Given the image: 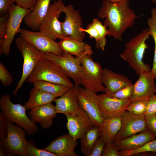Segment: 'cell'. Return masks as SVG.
Returning <instances> with one entry per match:
<instances>
[{
    "label": "cell",
    "mask_w": 156,
    "mask_h": 156,
    "mask_svg": "<svg viewBox=\"0 0 156 156\" xmlns=\"http://www.w3.org/2000/svg\"><path fill=\"white\" fill-rule=\"evenodd\" d=\"M79 86L75 85L69 88L62 95L54 100L55 107L57 113L72 114L77 112L79 108L77 92Z\"/></svg>",
    "instance_id": "19"
},
{
    "label": "cell",
    "mask_w": 156,
    "mask_h": 156,
    "mask_svg": "<svg viewBox=\"0 0 156 156\" xmlns=\"http://www.w3.org/2000/svg\"><path fill=\"white\" fill-rule=\"evenodd\" d=\"M101 82L106 88L104 94L107 96L132 84L130 80L126 76L107 68L103 69Z\"/></svg>",
    "instance_id": "20"
},
{
    "label": "cell",
    "mask_w": 156,
    "mask_h": 156,
    "mask_svg": "<svg viewBox=\"0 0 156 156\" xmlns=\"http://www.w3.org/2000/svg\"><path fill=\"white\" fill-rule=\"evenodd\" d=\"M152 1L154 3L156 2V0H152Z\"/></svg>",
    "instance_id": "46"
},
{
    "label": "cell",
    "mask_w": 156,
    "mask_h": 156,
    "mask_svg": "<svg viewBox=\"0 0 156 156\" xmlns=\"http://www.w3.org/2000/svg\"><path fill=\"white\" fill-rule=\"evenodd\" d=\"M134 84L133 94L131 102L148 100L156 93L155 78L151 70L143 72Z\"/></svg>",
    "instance_id": "16"
},
{
    "label": "cell",
    "mask_w": 156,
    "mask_h": 156,
    "mask_svg": "<svg viewBox=\"0 0 156 156\" xmlns=\"http://www.w3.org/2000/svg\"><path fill=\"white\" fill-rule=\"evenodd\" d=\"M77 97L79 105L88 114L93 125L100 126L105 118L99 107L98 95L91 90L80 87Z\"/></svg>",
    "instance_id": "9"
},
{
    "label": "cell",
    "mask_w": 156,
    "mask_h": 156,
    "mask_svg": "<svg viewBox=\"0 0 156 156\" xmlns=\"http://www.w3.org/2000/svg\"><path fill=\"white\" fill-rule=\"evenodd\" d=\"M8 122L1 111L0 112V141L6 138L8 131Z\"/></svg>",
    "instance_id": "40"
},
{
    "label": "cell",
    "mask_w": 156,
    "mask_h": 156,
    "mask_svg": "<svg viewBox=\"0 0 156 156\" xmlns=\"http://www.w3.org/2000/svg\"><path fill=\"white\" fill-rule=\"evenodd\" d=\"M0 80L1 83L4 86H10L13 81L12 75L1 62H0Z\"/></svg>",
    "instance_id": "35"
},
{
    "label": "cell",
    "mask_w": 156,
    "mask_h": 156,
    "mask_svg": "<svg viewBox=\"0 0 156 156\" xmlns=\"http://www.w3.org/2000/svg\"><path fill=\"white\" fill-rule=\"evenodd\" d=\"M80 31L86 33L89 35V37L91 38H94L96 41V47L99 49V42L100 36L96 29L90 23L87 25L86 29H84L82 27L80 29Z\"/></svg>",
    "instance_id": "37"
},
{
    "label": "cell",
    "mask_w": 156,
    "mask_h": 156,
    "mask_svg": "<svg viewBox=\"0 0 156 156\" xmlns=\"http://www.w3.org/2000/svg\"><path fill=\"white\" fill-rule=\"evenodd\" d=\"M156 114V94L151 96L147 101L145 115Z\"/></svg>",
    "instance_id": "42"
},
{
    "label": "cell",
    "mask_w": 156,
    "mask_h": 156,
    "mask_svg": "<svg viewBox=\"0 0 156 156\" xmlns=\"http://www.w3.org/2000/svg\"><path fill=\"white\" fill-rule=\"evenodd\" d=\"M36 1V0H15L16 5L26 9L33 8Z\"/></svg>",
    "instance_id": "44"
},
{
    "label": "cell",
    "mask_w": 156,
    "mask_h": 156,
    "mask_svg": "<svg viewBox=\"0 0 156 156\" xmlns=\"http://www.w3.org/2000/svg\"><path fill=\"white\" fill-rule=\"evenodd\" d=\"M33 8L24 9L14 3L12 5L9 12L6 35L2 45L0 48V55L3 54L7 56L9 55L10 46L14 37L17 34L20 32V27L22 21Z\"/></svg>",
    "instance_id": "8"
},
{
    "label": "cell",
    "mask_w": 156,
    "mask_h": 156,
    "mask_svg": "<svg viewBox=\"0 0 156 156\" xmlns=\"http://www.w3.org/2000/svg\"><path fill=\"white\" fill-rule=\"evenodd\" d=\"M9 12L0 18V48L2 47L6 34L7 23Z\"/></svg>",
    "instance_id": "39"
},
{
    "label": "cell",
    "mask_w": 156,
    "mask_h": 156,
    "mask_svg": "<svg viewBox=\"0 0 156 156\" xmlns=\"http://www.w3.org/2000/svg\"><path fill=\"white\" fill-rule=\"evenodd\" d=\"M87 53H93L91 47L88 44L84 52L75 57L66 53L61 56L51 53H44V57L58 66L68 77L73 80L75 85H81L84 88L90 90L89 84L81 62L82 58Z\"/></svg>",
    "instance_id": "3"
},
{
    "label": "cell",
    "mask_w": 156,
    "mask_h": 156,
    "mask_svg": "<svg viewBox=\"0 0 156 156\" xmlns=\"http://www.w3.org/2000/svg\"><path fill=\"white\" fill-rule=\"evenodd\" d=\"M59 43L63 53H67L76 57L84 52L88 44L69 36L60 40Z\"/></svg>",
    "instance_id": "26"
},
{
    "label": "cell",
    "mask_w": 156,
    "mask_h": 156,
    "mask_svg": "<svg viewBox=\"0 0 156 156\" xmlns=\"http://www.w3.org/2000/svg\"><path fill=\"white\" fill-rule=\"evenodd\" d=\"M149 152L156 153V140L148 142L140 148L134 150L120 151L121 156H130L139 153Z\"/></svg>",
    "instance_id": "31"
},
{
    "label": "cell",
    "mask_w": 156,
    "mask_h": 156,
    "mask_svg": "<svg viewBox=\"0 0 156 156\" xmlns=\"http://www.w3.org/2000/svg\"><path fill=\"white\" fill-rule=\"evenodd\" d=\"M91 23L98 32L100 38L99 42V49H101L103 51L105 49L106 45V36L109 34L108 29L97 18H94Z\"/></svg>",
    "instance_id": "30"
},
{
    "label": "cell",
    "mask_w": 156,
    "mask_h": 156,
    "mask_svg": "<svg viewBox=\"0 0 156 156\" xmlns=\"http://www.w3.org/2000/svg\"><path fill=\"white\" fill-rule=\"evenodd\" d=\"M97 16L99 18H105L103 25L108 28V35L120 41L126 30L134 24L137 17L128 1L112 3L107 0L103 1Z\"/></svg>",
    "instance_id": "1"
},
{
    "label": "cell",
    "mask_w": 156,
    "mask_h": 156,
    "mask_svg": "<svg viewBox=\"0 0 156 156\" xmlns=\"http://www.w3.org/2000/svg\"><path fill=\"white\" fill-rule=\"evenodd\" d=\"M20 36L44 53H51L62 55L63 53L59 42L49 38L39 31H31L21 28Z\"/></svg>",
    "instance_id": "12"
},
{
    "label": "cell",
    "mask_w": 156,
    "mask_h": 156,
    "mask_svg": "<svg viewBox=\"0 0 156 156\" xmlns=\"http://www.w3.org/2000/svg\"><path fill=\"white\" fill-rule=\"evenodd\" d=\"M68 77L58 66L44 58L36 67L27 81L33 83L42 80L73 87L74 85Z\"/></svg>",
    "instance_id": "6"
},
{
    "label": "cell",
    "mask_w": 156,
    "mask_h": 156,
    "mask_svg": "<svg viewBox=\"0 0 156 156\" xmlns=\"http://www.w3.org/2000/svg\"><path fill=\"white\" fill-rule=\"evenodd\" d=\"M57 114L55 106L51 103L36 107L30 110L29 112L31 120L35 123H39L43 129L51 127Z\"/></svg>",
    "instance_id": "22"
},
{
    "label": "cell",
    "mask_w": 156,
    "mask_h": 156,
    "mask_svg": "<svg viewBox=\"0 0 156 156\" xmlns=\"http://www.w3.org/2000/svg\"><path fill=\"white\" fill-rule=\"evenodd\" d=\"M133 88L134 84L132 83L108 96L120 99H130L133 94Z\"/></svg>",
    "instance_id": "34"
},
{
    "label": "cell",
    "mask_w": 156,
    "mask_h": 156,
    "mask_svg": "<svg viewBox=\"0 0 156 156\" xmlns=\"http://www.w3.org/2000/svg\"><path fill=\"white\" fill-rule=\"evenodd\" d=\"M101 136L99 127L94 126L80 139V149L85 156H88L91 153L96 140Z\"/></svg>",
    "instance_id": "27"
},
{
    "label": "cell",
    "mask_w": 156,
    "mask_h": 156,
    "mask_svg": "<svg viewBox=\"0 0 156 156\" xmlns=\"http://www.w3.org/2000/svg\"><path fill=\"white\" fill-rule=\"evenodd\" d=\"M33 84L34 88L51 94L56 98L62 95L70 88L63 85L42 80L37 81Z\"/></svg>",
    "instance_id": "28"
},
{
    "label": "cell",
    "mask_w": 156,
    "mask_h": 156,
    "mask_svg": "<svg viewBox=\"0 0 156 156\" xmlns=\"http://www.w3.org/2000/svg\"><path fill=\"white\" fill-rule=\"evenodd\" d=\"M148 100L131 102L127 107L126 111L134 114H145Z\"/></svg>",
    "instance_id": "32"
},
{
    "label": "cell",
    "mask_w": 156,
    "mask_h": 156,
    "mask_svg": "<svg viewBox=\"0 0 156 156\" xmlns=\"http://www.w3.org/2000/svg\"><path fill=\"white\" fill-rule=\"evenodd\" d=\"M149 28L144 29L126 42L125 49L120 55L138 76L143 72L151 70L150 66L143 61L144 55L148 47L146 41L150 36Z\"/></svg>",
    "instance_id": "2"
},
{
    "label": "cell",
    "mask_w": 156,
    "mask_h": 156,
    "mask_svg": "<svg viewBox=\"0 0 156 156\" xmlns=\"http://www.w3.org/2000/svg\"><path fill=\"white\" fill-rule=\"evenodd\" d=\"M112 3H117L124 1H128L129 0H107Z\"/></svg>",
    "instance_id": "45"
},
{
    "label": "cell",
    "mask_w": 156,
    "mask_h": 156,
    "mask_svg": "<svg viewBox=\"0 0 156 156\" xmlns=\"http://www.w3.org/2000/svg\"><path fill=\"white\" fill-rule=\"evenodd\" d=\"M151 16L148 18L147 23L149 29V34L153 39L155 44V51L152 68L151 71L156 78V7L151 10Z\"/></svg>",
    "instance_id": "29"
},
{
    "label": "cell",
    "mask_w": 156,
    "mask_h": 156,
    "mask_svg": "<svg viewBox=\"0 0 156 156\" xmlns=\"http://www.w3.org/2000/svg\"><path fill=\"white\" fill-rule=\"evenodd\" d=\"M57 2L62 12L65 14L64 21L61 22L63 34L65 36H70L72 38L83 42L86 34L80 30L83 22L79 11L75 10L71 4L65 6L61 0H57Z\"/></svg>",
    "instance_id": "7"
},
{
    "label": "cell",
    "mask_w": 156,
    "mask_h": 156,
    "mask_svg": "<svg viewBox=\"0 0 156 156\" xmlns=\"http://www.w3.org/2000/svg\"><path fill=\"white\" fill-rule=\"evenodd\" d=\"M78 144L77 140L68 133L58 136L42 149L57 156H77L75 149Z\"/></svg>",
    "instance_id": "18"
},
{
    "label": "cell",
    "mask_w": 156,
    "mask_h": 156,
    "mask_svg": "<svg viewBox=\"0 0 156 156\" xmlns=\"http://www.w3.org/2000/svg\"><path fill=\"white\" fill-rule=\"evenodd\" d=\"M79 111L72 114H66V127L69 133L74 139H80L94 126L89 116L79 105Z\"/></svg>",
    "instance_id": "15"
},
{
    "label": "cell",
    "mask_w": 156,
    "mask_h": 156,
    "mask_svg": "<svg viewBox=\"0 0 156 156\" xmlns=\"http://www.w3.org/2000/svg\"><path fill=\"white\" fill-rule=\"evenodd\" d=\"M28 101L24 105L26 111L39 106L51 103L56 98L44 91L34 88L29 92Z\"/></svg>",
    "instance_id": "25"
},
{
    "label": "cell",
    "mask_w": 156,
    "mask_h": 156,
    "mask_svg": "<svg viewBox=\"0 0 156 156\" xmlns=\"http://www.w3.org/2000/svg\"><path fill=\"white\" fill-rule=\"evenodd\" d=\"M15 0H0V15L3 16L9 12L12 5Z\"/></svg>",
    "instance_id": "43"
},
{
    "label": "cell",
    "mask_w": 156,
    "mask_h": 156,
    "mask_svg": "<svg viewBox=\"0 0 156 156\" xmlns=\"http://www.w3.org/2000/svg\"><path fill=\"white\" fill-rule=\"evenodd\" d=\"M26 154L27 156H57L56 154L49 151L39 149L28 142Z\"/></svg>",
    "instance_id": "33"
},
{
    "label": "cell",
    "mask_w": 156,
    "mask_h": 156,
    "mask_svg": "<svg viewBox=\"0 0 156 156\" xmlns=\"http://www.w3.org/2000/svg\"><path fill=\"white\" fill-rule=\"evenodd\" d=\"M145 115L147 129L156 137V114Z\"/></svg>",
    "instance_id": "41"
},
{
    "label": "cell",
    "mask_w": 156,
    "mask_h": 156,
    "mask_svg": "<svg viewBox=\"0 0 156 156\" xmlns=\"http://www.w3.org/2000/svg\"><path fill=\"white\" fill-rule=\"evenodd\" d=\"M121 118V128L114 140L125 138L147 129L145 114L137 115L126 111Z\"/></svg>",
    "instance_id": "13"
},
{
    "label": "cell",
    "mask_w": 156,
    "mask_h": 156,
    "mask_svg": "<svg viewBox=\"0 0 156 156\" xmlns=\"http://www.w3.org/2000/svg\"><path fill=\"white\" fill-rule=\"evenodd\" d=\"M105 142L101 136L96 140L91 153L88 156H101Z\"/></svg>",
    "instance_id": "38"
},
{
    "label": "cell",
    "mask_w": 156,
    "mask_h": 156,
    "mask_svg": "<svg viewBox=\"0 0 156 156\" xmlns=\"http://www.w3.org/2000/svg\"><path fill=\"white\" fill-rule=\"evenodd\" d=\"M98 96L99 107L104 118L121 116L131 102L130 99H117L106 96L104 94Z\"/></svg>",
    "instance_id": "17"
},
{
    "label": "cell",
    "mask_w": 156,
    "mask_h": 156,
    "mask_svg": "<svg viewBox=\"0 0 156 156\" xmlns=\"http://www.w3.org/2000/svg\"><path fill=\"white\" fill-rule=\"evenodd\" d=\"M121 116H114L104 119L99 128L101 136L105 143L114 141L121 128Z\"/></svg>",
    "instance_id": "24"
},
{
    "label": "cell",
    "mask_w": 156,
    "mask_h": 156,
    "mask_svg": "<svg viewBox=\"0 0 156 156\" xmlns=\"http://www.w3.org/2000/svg\"><path fill=\"white\" fill-rule=\"evenodd\" d=\"M92 55L86 54L81 62L90 86V90L96 94L99 92L105 93L106 88L101 82L103 69L99 63L93 60Z\"/></svg>",
    "instance_id": "14"
},
{
    "label": "cell",
    "mask_w": 156,
    "mask_h": 156,
    "mask_svg": "<svg viewBox=\"0 0 156 156\" xmlns=\"http://www.w3.org/2000/svg\"><path fill=\"white\" fill-rule=\"evenodd\" d=\"M11 98L9 94H4L0 98V108L8 122L16 123L23 128L28 135L36 134L39 131L38 126L28 117L24 106L12 103Z\"/></svg>",
    "instance_id": "4"
},
{
    "label": "cell",
    "mask_w": 156,
    "mask_h": 156,
    "mask_svg": "<svg viewBox=\"0 0 156 156\" xmlns=\"http://www.w3.org/2000/svg\"><path fill=\"white\" fill-rule=\"evenodd\" d=\"M51 0H36L32 10L23 19L25 25L34 31L39 30L42 21L46 14Z\"/></svg>",
    "instance_id": "23"
},
{
    "label": "cell",
    "mask_w": 156,
    "mask_h": 156,
    "mask_svg": "<svg viewBox=\"0 0 156 156\" xmlns=\"http://www.w3.org/2000/svg\"><path fill=\"white\" fill-rule=\"evenodd\" d=\"M15 44L23 58L22 75L13 92L16 96L25 81L39 63L44 57V53L20 36L15 39Z\"/></svg>",
    "instance_id": "5"
},
{
    "label": "cell",
    "mask_w": 156,
    "mask_h": 156,
    "mask_svg": "<svg viewBox=\"0 0 156 156\" xmlns=\"http://www.w3.org/2000/svg\"><path fill=\"white\" fill-rule=\"evenodd\" d=\"M101 156H121L120 151L113 141L105 143Z\"/></svg>",
    "instance_id": "36"
},
{
    "label": "cell",
    "mask_w": 156,
    "mask_h": 156,
    "mask_svg": "<svg viewBox=\"0 0 156 156\" xmlns=\"http://www.w3.org/2000/svg\"><path fill=\"white\" fill-rule=\"evenodd\" d=\"M156 137L148 129L127 138L113 141L120 151H129L137 149Z\"/></svg>",
    "instance_id": "21"
},
{
    "label": "cell",
    "mask_w": 156,
    "mask_h": 156,
    "mask_svg": "<svg viewBox=\"0 0 156 156\" xmlns=\"http://www.w3.org/2000/svg\"><path fill=\"white\" fill-rule=\"evenodd\" d=\"M62 12L57 1H54L52 4H50L42 21L39 31L54 41L57 39L61 40L66 38V36L64 35L62 31L61 22L59 20Z\"/></svg>",
    "instance_id": "10"
},
{
    "label": "cell",
    "mask_w": 156,
    "mask_h": 156,
    "mask_svg": "<svg viewBox=\"0 0 156 156\" xmlns=\"http://www.w3.org/2000/svg\"><path fill=\"white\" fill-rule=\"evenodd\" d=\"M26 131L18 125L13 122L8 123V131L5 138L0 141L8 152L27 156L26 148L28 143L25 139Z\"/></svg>",
    "instance_id": "11"
}]
</instances>
